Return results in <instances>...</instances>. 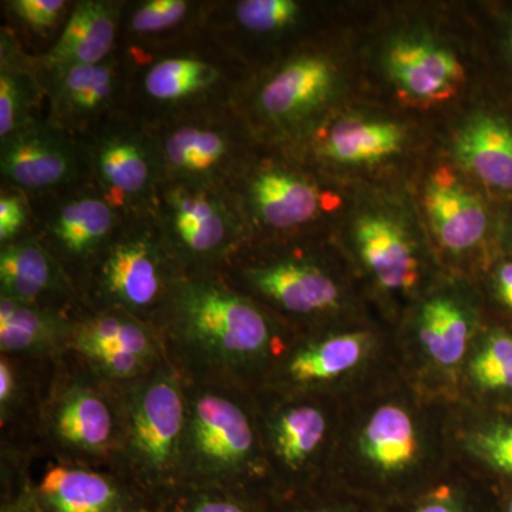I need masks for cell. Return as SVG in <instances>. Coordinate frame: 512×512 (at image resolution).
<instances>
[{"label": "cell", "mask_w": 512, "mask_h": 512, "mask_svg": "<svg viewBox=\"0 0 512 512\" xmlns=\"http://www.w3.org/2000/svg\"><path fill=\"white\" fill-rule=\"evenodd\" d=\"M417 512H458V510L446 501H433V503L423 505Z\"/></svg>", "instance_id": "obj_42"}, {"label": "cell", "mask_w": 512, "mask_h": 512, "mask_svg": "<svg viewBox=\"0 0 512 512\" xmlns=\"http://www.w3.org/2000/svg\"><path fill=\"white\" fill-rule=\"evenodd\" d=\"M362 450L370 463L383 471H400L417 456V437L412 417L402 407H380L366 424Z\"/></svg>", "instance_id": "obj_30"}, {"label": "cell", "mask_w": 512, "mask_h": 512, "mask_svg": "<svg viewBox=\"0 0 512 512\" xmlns=\"http://www.w3.org/2000/svg\"><path fill=\"white\" fill-rule=\"evenodd\" d=\"M336 87L338 69L332 59L303 47L255 73L238 107L264 146H293L319 126Z\"/></svg>", "instance_id": "obj_4"}, {"label": "cell", "mask_w": 512, "mask_h": 512, "mask_svg": "<svg viewBox=\"0 0 512 512\" xmlns=\"http://www.w3.org/2000/svg\"><path fill=\"white\" fill-rule=\"evenodd\" d=\"M72 0H3L2 10L12 29L29 52L42 56L43 43L47 50L53 46L69 19Z\"/></svg>", "instance_id": "obj_33"}, {"label": "cell", "mask_w": 512, "mask_h": 512, "mask_svg": "<svg viewBox=\"0 0 512 512\" xmlns=\"http://www.w3.org/2000/svg\"><path fill=\"white\" fill-rule=\"evenodd\" d=\"M32 232V205L23 192L0 190V247Z\"/></svg>", "instance_id": "obj_36"}, {"label": "cell", "mask_w": 512, "mask_h": 512, "mask_svg": "<svg viewBox=\"0 0 512 512\" xmlns=\"http://www.w3.org/2000/svg\"><path fill=\"white\" fill-rule=\"evenodd\" d=\"M120 47L127 114L148 128L238 106L254 72L207 29L165 45Z\"/></svg>", "instance_id": "obj_1"}, {"label": "cell", "mask_w": 512, "mask_h": 512, "mask_svg": "<svg viewBox=\"0 0 512 512\" xmlns=\"http://www.w3.org/2000/svg\"><path fill=\"white\" fill-rule=\"evenodd\" d=\"M154 326L192 365L222 379L264 357L274 340L265 312L221 271H184Z\"/></svg>", "instance_id": "obj_2"}, {"label": "cell", "mask_w": 512, "mask_h": 512, "mask_svg": "<svg viewBox=\"0 0 512 512\" xmlns=\"http://www.w3.org/2000/svg\"><path fill=\"white\" fill-rule=\"evenodd\" d=\"M305 8L295 0H212L205 29L242 56L254 42H271L295 32Z\"/></svg>", "instance_id": "obj_18"}, {"label": "cell", "mask_w": 512, "mask_h": 512, "mask_svg": "<svg viewBox=\"0 0 512 512\" xmlns=\"http://www.w3.org/2000/svg\"><path fill=\"white\" fill-rule=\"evenodd\" d=\"M0 296L66 313L86 309L63 266L32 234L0 247Z\"/></svg>", "instance_id": "obj_15"}, {"label": "cell", "mask_w": 512, "mask_h": 512, "mask_svg": "<svg viewBox=\"0 0 512 512\" xmlns=\"http://www.w3.org/2000/svg\"><path fill=\"white\" fill-rule=\"evenodd\" d=\"M157 512H256L247 495L222 488H180L157 505Z\"/></svg>", "instance_id": "obj_34"}, {"label": "cell", "mask_w": 512, "mask_h": 512, "mask_svg": "<svg viewBox=\"0 0 512 512\" xmlns=\"http://www.w3.org/2000/svg\"><path fill=\"white\" fill-rule=\"evenodd\" d=\"M454 153L478 180L512 190V128L504 120L488 114L474 116L458 131Z\"/></svg>", "instance_id": "obj_25"}, {"label": "cell", "mask_w": 512, "mask_h": 512, "mask_svg": "<svg viewBox=\"0 0 512 512\" xmlns=\"http://www.w3.org/2000/svg\"><path fill=\"white\" fill-rule=\"evenodd\" d=\"M419 338L424 350L437 365L456 366L470 340V319L466 311L450 298L430 299L419 318Z\"/></svg>", "instance_id": "obj_31"}, {"label": "cell", "mask_w": 512, "mask_h": 512, "mask_svg": "<svg viewBox=\"0 0 512 512\" xmlns=\"http://www.w3.org/2000/svg\"><path fill=\"white\" fill-rule=\"evenodd\" d=\"M212 0H124L121 47L165 45L201 32Z\"/></svg>", "instance_id": "obj_22"}, {"label": "cell", "mask_w": 512, "mask_h": 512, "mask_svg": "<svg viewBox=\"0 0 512 512\" xmlns=\"http://www.w3.org/2000/svg\"><path fill=\"white\" fill-rule=\"evenodd\" d=\"M33 491L45 512H128L153 505L133 488L84 468L50 467Z\"/></svg>", "instance_id": "obj_20"}, {"label": "cell", "mask_w": 512, "mask_h": 512, "mask_svg": "<svg viewBox=\"0 0 512 512\" xmlns=\"http://www.w3.org/2000/svg\"><path fill=\"white\" fill-rule=\"evenodd\" d=\"M53 426L67 446L84 453H101L114 436V419L109 403L92 387H69L57 404Z\"/></svg>", "instance_id": "obj_28"}, {"label": "cell", "mask_w": 512, "mask_h": 512, "mask_svg": "<svg viewBox=\"0 0 512 512\" xmlns=\"http://www.w3.org/2000/svg\"><path fill=\"white\" fill-rule=\"evenodd\" d=\"M386 67L403 96L417 103L451 99L464 80L456 55L423 37L394 40L387 49Z\"/></svg>", "instance_id": "obj_17"}, {"label": "cell", "mask_w": 512, "mask_h": 512, "mask_svg": "<svg viewBox=\"0 0 512 512\" xmlns=\"http://www.w3.org/2000/svg\"><path fill=\"white\" fill-rule=\"evenodd\" d=\"M153 215L184 271H227L251 244L247 222L228 187L164 180Z\"/></svg>", "instance_id": "obj_5"}, {"label": "cell", "mask_w": 512, "mask_h": 512, "mask_svg": "<svg viewBox=\"0 0 512 512\" xmlns=\"http://www.w3.org/2000/svg\"><path fill=\"white\" fill-rule=\"evenodd\" d=\"M225 274L292 315H318L339 306V286L305 256L291 254L256 261L239 254Z\"/></svg>", "instance_id": "obj_14"}, {"label": "cell", "mask_w": 512, "mask_h": 512, "mask_svg": "<svg viewBox=\"0 0 512 512\" xmlns=\"http://www.w3.org/2000/svg\"><path fill=\"white\" fill-rule=\"evenodd\" d=\"M160 339L156 326L130 313L84 309L74 316L67 343L82 355L92 349L114 346L154 363Z\"/></svg>", "instance_id": "obj_26"}, {"label": "cell", "mask_w": 512, "mask_h": 512, "mask_svg": "<svg viewBox=\"0 0 512 512\" xmlns=\"http://www.w3.org/2000/svg\"><path fill=\"white\" fill-rule=\"evenodd\" d=\"M0 512H45L37 501L35 491H20L15 498L2 505Z\"/></svg>", "instance_id": "obj_40"}, {"label": "cell", "mask_w": 512, "mask_h": 512, "mask_svg": "<svg viewBox=\"0 0 512 512\" xmlns=\"http://www.w3.org/2000/svg\"><path fill=\"white\" fill-rule=\"evenodd\" d=\"M424 208L434 234L448 251H468L484 238L488 215L483 202L448 168L431 175Z\"/></svg>", "instance_id": "obj_21"}, {"label": "cell", "mask_w": 512, "mask_h": 512, "mask_svg": "<svg viewBox=\"0 0 512 512\" xmlns=\"http://www.w3.org/2000/svg\"><path fill=\"white\" fill-rule=\"evenodd\" d=\"M511 45H512V36H511Z\"/></svg>", "instance_id": "obj_46"}, {"label": "cell", "mask_w": 512, "mask_h": 512, "mask_svg": "<svg viewBox=\"0 0 512 512\" xmlns=\"http://www.w3.org/2000/svg\"><path fill=\"white\" fill-rule=\"evenodd\" d=\"M259 154L229 187L251 244L258 237H293L315 225L330 210L332 195L295 161Z\"/></svg>", "instance_id": "obj_9"}, {"label": "cell", "mask_w": 512, "mask_h": 512, "mask_svg": "<svg viewBox=\"0 0 512 512\" xmlns=\"http://www.w3.org/2000/svg\"><path fill=\"white\" fill-rule=\"evenodd\" d=\"M470 447L485 463L512 474V426H494L478 431L471 437Z\"/></svg>", "instance_id": "obj_38"}, {"label": "cell", "mask_w": 512, "mask_h": 512, "mask_svg": "<svg viewBox=\"0 0 512 512\" xmlns=\"http://www.w3.org/2000/svg\"><path fill=\"white\" fill-rule=\"evenodd\" d=\"M82 141L90 181L126 215L153 212L164 181L153 130L128 114L114 117Z\"/></svg>", "instance_id": "obj_10"}, {"label": "cell", "mask_w": 512, "mask_h": 512, "mask_svg": "<svg viewBox=\"0 0 512 512\" xmlns=\"http://www.w3.org/2000/svg\"><path fill=\"white\" fill-rule=\"evenodd\" d=\"M508 512H512V503L510 504V508H508Z\"/></svg>", "instance_id": "obj_44"}, {"label": "cell", "mask_w": 512, "mask_h": 512, "mask_svg": "<svg viewBox=\"0 0 512 512\" xmlns=\"http://www.w3.org/2000/svg\"><path fill=\"white\" fill-rule=\"evenodd\" d=\"M256 437L247 413L217 389H198L187 403L180 488L242 491L255 457Z\"/></svg>", "instance_id": "obj_8"}, {"label": "cell", "mask_w": 512, "mask_h": 512, "mask_svg": "<svg viewBox=\"0 0 512 512\" xmlns=\"http://www.w3.org/2000/svg\"><path fill=\"white\" fill-rule=\"evenodd\" d=\"M16 397H18L16 370L10 365L8 359L2 357V360H0V407H2V416L5 412H8Z\"/></svg>", "instance_id": "obj_39"}, {"label": "cell", "mask_w": 512, "mask_h": 512, "mask_svg": "<svg viewBox=\"0 0 512 512\" xmlns=\"http://www.w3.org/2000/svg\"><path fill=\"white\" fill-rule=\"evenodd\" d=\"M83 356L92 362L97 372L116 380L136 379L153 366V363L136 353L114 346L92 349Z\"/></svg>", "instance_id": "obj_37"}, {"label": "cell", "mask_w": 512, "mask_h": 512, "mask_svg": "<svg viewBox=\"0 0 512 512\" xmlns=\"http://www.w3.org/2000/svg\"><path fill=\"white\" fill-rule=\"evenodd\" d=\"M470 375L487 390H512V336H488L470 363Z\"/></svg>", "instance_id": "obj_35"}, {"label": "cell", "mask_w": 512, "mask_h": 512, "mask_svg": "<svg viewBox=\"0 0 512 512\" xmlns=\"http://www.w3.org/2000/svg\"><path fill=\"white\" fill-rule=\"evenodd\" d=\"M74 316L0 296V348L3 353H43L69 339Z\"/></svg>", "instance_id": "obj_27"}, {"label": "cell", "mask_w": 512, "mask_h": 512, "mask_svg": "<svg viewBox=\"0 0 512 512\" xmlns=\"http://www.w3.org/2000/svg\"><path fill=\"white\" fill-rule=\"evenodd\" d=\"M124 0H76L53 46L39 56L43 72L90 66L109 59L119 49Z\"/></svg>", "instance_id": "obj_16"}, {"label": "cell", "mask_w": 512, "mask_h": 512, "mask_svg": "<svg viewBox=\"0 0 512 512\" xmlns=\"http://www.w3.org/2000/svg\"><path fill=\"white\" fill-rule=\"evenodd\" d=\"M29 200L30 234L63 266L76 288L128 217L93 183Z\"/></svg>", "instance_id": "obj_11"}, {"label": "cell", "mask_w": 512, "mask_h": 512, "mask_svg": "<svg viewBox=\"0 0 512 512\" xmlns=\"http://www.w3.org/2000/svg\"><path fill=\"white\" fill-rule=\"evenodd\" d=\"M497 291L505 305L512 309V262H507L498 269Z\"/></svg>", "instance_id": "obj_41"}, {"label": "cell", "mask_w": 512, "mask_h": 512, "mask_svg": "<svg viewBox=\"0 0 512 512\" xmlns=\"http://www.w3.org/2000/svg\"><path fill=\"white\" fill-rule=\"evenodd\" d=\"M309 512H319V511H309Z\"/></svg>", "instance_id": "obj_45"}, {"label": "cell", "mask_w": 512, "mask_h": 512, "mask_svg": "<svg viewBox=\"0 0 512 512\" xmlns=\"http://www.w3.org/2000/svg\"><path fill=\"white\" fill-rule=\"evenodd\" d=\"M325 434V414L311 404H301L276 417L272 426V446L286 468L299 470L318 451Z\"/></svg>", "instance_id": "obj_32"}, {"label": "cell", "mask_w": 512, "mask_h": 512, "mask_svg": "<svg viewBox=\"0 0 512 512\" xmlns=\"http://www.w3.org/2000/svg\"><path fill=\"white\" fill-rule=\"evenodd\" d=\"M312 157L335 164L376 163L399 153L402 128L390 121L345 117L329 126L319 124L306 137Z\"/></svg>", "instance_id": "obj_23"}, {"label": "cell", "mask_w": 512, "mask_h": 512, "mask_svg": "<svg viewBox=\"0 0 512 512\" xmlns=\"http://www.w3.org/2000/svg\"><path fill=\"white\" fill-rule=\"evenodd\" d=\"M188 396L177 373L160 370L138 386L127 409L133 488L158 505L180 487Z\"/></svg>", "instance_id": "obj_6"}, {"label": "cell", "mask_w": 512, "mask_h": 512, "mask_svg": "<svg viewBox=\"0 0 512 512\" xmlns=\"http://www.w3.org/2000/svg\"><path fill=\"white\" fill-rule=\"evenodd\" d=\"M164 180L231 187L264 146L238 106L204 111L151 128Z\"/></svg>", "instance_id": "obj_7"}, {"label": "cell", "mask_w": 512, "mask_h": 512, "mask_svg": "<svg viewBox=\"0 0 512 512\" xmlns=\"http://www.w3.org/2000/svg\"><path fill=\"white\" fill-rule=\"evenodd\" d=\"M46 119L83 138L127 114L128 66L120 47L99 64L45 73Z\"/></svg>", "instance_id": "obj_13"}, {"label": "cell", "mask_w": 512, "mask_h": 512, "mask_svg": "<svg viewBox=\"0 0 512 512\" xmlns=\"http://www.w3.org/2000/svg\"><path fill=\"white\" fill-rule=\"evenodd\" d=\"M128 512H157V505H143Z\"/></svg>", "instance_id": "obj_43"}, {"label": "cell", "mask_w": 512, "mask_h": 512, "mask_svg": "<svg viewBox=\"0 0 512 512\" xmlns=\"http://www.w3.org/2000/svg\"><path fill=\"white\" fill-rule=\"evenodd\" d=\"M369 348L365 333H343L312 343L299 350L286 365L293 383H325L355 369Z\"/></svg>", "instance_id": "obj_29"}, {"label": "cell", "mask_w": 512, "mask_h": 512, "mask_svg": "<svg viewBox=\"0 0 512 512\" xmlns=\"http://www.w3.org/2000/svg\"><path fill=\"white\" fill-rule=\"evenodd\" d=\"M183 272L153 212L128 215L77 291L86 309L126 312L154 326Z\"/></svg>", "instance_id": "obj_3"}, {"label": "cell", "mask_w": 512, "mask_h": 512, "mask_svg": "<svg viewBox=\"0 0 512 512\" xmlns=\"http://www.w3.org/2000/svg\"><path fill=\"white\" fill-rule=\"evenodd\" d=\"M355 235L363 261L384 288H413L419 261L399 224L384 215H365L357 221Z\"/></svg>", "instance_id": "obj_24"}, {"label": "cell", "mask_w": 512, "mask_h": 512, "mask_svg": "<svg viewBox=\"0 0 512 512\" xmlns=\"http://www.w3.org/2000/svg\"><path fill=\"white\" fill-rule=\"evenodd\" d=\"M47 89L39 56L8 26L0 30V140L46 117Z\"/></svg>", "instance_id": "obj_19"}, {"label": "cell", "mask_w": 512, "mask_h": 512, "mask_svg": "<svg viewBox=\"0 0 512 512\" xmlns=\"http://www.w3.org/2000/svg\"><path fill=\"white\" fill-rule=\"evenodd\" d=\"M0 181L29 198L92 183L82 141L46 117L0 140Z\"/></svg>", "instance_id": "obj_12"}]
</instances>
